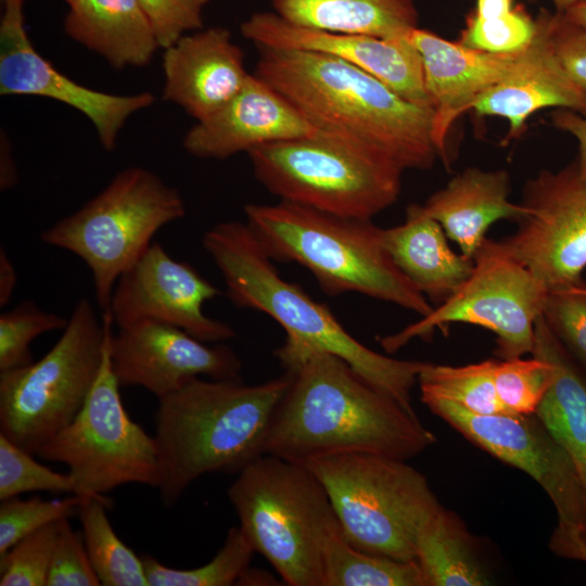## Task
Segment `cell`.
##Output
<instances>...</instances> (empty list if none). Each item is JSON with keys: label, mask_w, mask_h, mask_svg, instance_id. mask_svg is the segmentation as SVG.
I'll return each instance as SVG.
<instances>
[{"label": "cell", "mask_w": 586, "mask_h": 586, "mask_svg": "<svg viewBox=\"0 0 586 586\" xmlns=\"http://www.w3.org/2000/svg\"><path fill=\"white\" fill-rule=\"evenodd\" d=\"M543 317L570 355L586 372V286L548 292Z\"/></svg>", "instance_id": "39"}, {"label": "cell", "mask_w": 586, "mask_h": 586, "mask_svg": "<svg viewBox=\"0 0 586 586\" xmlns=\"http://www.w3.org/2000/svg\"><path fill=\"white\" fill-rule=\"evenodd\" d=\"M582 1H586V0H582Z\"/></svg>", "instance_id": "52"}, {"label": "cell", "mask_w": 586, "mask_h": 586, "mask_svg": "<svg viewBox=\"0 0 586 586\" xmlns=\"http://www.w3.org/2000/svg\"><path fill=\"white\" fill-rule=\"evenodd\" d=\"M68 318L46 311L25 300L0 315V371L30 365V344L39 335L64 330Z\"/></svg>", "instance_id": "33"}, {"label": "cell", "mask_w": 586, "mask_h": 586, "mask_svg": "<svg viewBox=\"0 0 586 586\" xmlns=\"http://www.w3.org/2000/svg\"><path fill=\"white\" fill-rule=\"evenodd\" d=\"M416 0H271L286 22L317 30L404 38L418 27Z\"/></svg>", "instance_id": "27"}, {"label": "cell", "mask_w": 586, "mask_h": 586, "mask_svg": "<svg viewBox=\"0 0 586 586\" xmlns=\"http://www.w3.org/2000/svg\"><path fill=\"white\" fill-rule=\"evenodd\" d=\"M276 357L292 381L277 406L265 454L305 464L346 453L411 459L435 435L340 357L285 337Z\"/></svg>", "instance_id": "1"}, {"label": "cell", "mask_w": 586, "mask_h": 586, "mask_svg": "<svg viewBox=\"0 0 586 586\" xmlns=\"http://www.w3.org/2000/svg\"><path fill=\"white\" fill-rule=\"evenodd\" d=\"M82 535L74 531L68 519L61 521L49 569L47 586H99Z\"/></svg>", "instance_id": "40"}, {"label": "cell", "mask_w": 586, "mask_h": 586, "mask_svg": "<svg viewBox=\"0 0 586 586\" xmlns=\"http://www.w3.org/2000/svg\"><path fill=\"white\" fill-rule=\"evenodd\" d=\"M0 160V189L7 191L13 188L17 182V171L7 140L1 142Z\"/></svg>", "instance_id": "46"}, {"label": "cell", "mask_w": 586, "mask_h": 586, "mask_svg": "<svg viewBox=\"0 0 586 586\" xmlns=\"http://www.w3.org/2000/svg\"><path fill=\"white\" fill-rule=\"evenodd\" d=\"M166 49L189 31L203 28V12L209 0H137Z\"/></svg>", "instance_id": "41"}, {"label": "cell", "mask_w": 586, "mask_h": 586, "mask_svg": "<svg viewBox=\"0 0 586 586\" xmlns=\"http://www.w3.org/2000/svg\"><path fill=\"white\" fill-rule=\"evenodd\" d=\"M585 286H586V282H585Z\"/></svg>", "instance_id": "51"}, {"label": "cell", "mask_w": 586, "mask_h": 586, "mask_svg": "<svg viewBox=\"0 0 586 586\" xmlns=\"http://www.w3.org/2000/svg\"><path fill=\"white\" fill-rule=\"evenodd\" d=\"M63 1H66L69 4L73 0H63Z\"/></svg>", "instance_id": "50"}, {"label": "cell", "mask_w": 586, "mask_h": 586, "mask_svg": "<svg viewBox=\"0 0 586 586\" xmlns=\"http://www.w3.org/2000/svg\"><path fill=\"white\" fill-rule=\"evenodd\" d=\"M240 29L256 47L335 56L374 76L404 99L433 109L421 56L406 37L381 38L317 30L291 24L273 11L252 14Z\"/></svg>", "instance_id": "18"}, {"label": "cell", "mask_w": 586, "mask_h": 586, "mask_svg": "<svg viewBox=\"0 0 586 586\" xmlns=\"http://www.w3.org/2000/svg\"><path fill=\"white\" fill-rule=\"evenodd\" d=\"M62 520L26 536L0 556L1 586H47Z\"/></svg>", "instance_id": "38"}, {"label": "cell", "mask_w": 586, "mask_h": 586, "mask_svg": "<svg viewBox=\"0 0 586 586\" xmlns=\"http://www.w3.org/2000/svg\"><path fill=\"white\" fill-rule=\"evenodd\" d=\"M78 518L91 564L104 586H149L141 556L113 530L106 510L111 499L80 496Z\"/></svg>", "instance_id": "30"}, {"label": "cell", "mask_w": 586, "mask_h": 586, "mask_svg": "<svg viewBox=\"0 0 586 586\" xmlns=\"http://www.w3.org/2000/svg\"><path fill=\"white\" fill-rule=\"evenodd\" d=\"M221 292L195 268L176 260L153 242L117 280L109 310L119 327L152 320L178 327L207 343L234 337L226 322L203 311L205 302Z\"/></svg>", "instance_id": "16"}, {"label": "cell", "mask_w": 586, "mask_h": 586, "mask_svg": "<svg viewBox=\"0 0 586 586\" xmlns=\"http://www.w3.org/2000/svg\"><path fill=\"white\" fill-rule=\"evenodd\" d=\"M534 1V0H528ZM553 5L556 7V12L558 13H566L569 10H571L574 5H576L582 0H551Z\"/></svg>", "instance_id": "49"}, {"label": "cell", "mask_w": 586, "mask_h": 586, "mask_svg": "<svg viewBox=\"0 0 586 586\" xmlns=\"http://www.w3.org/2000/svg\"><path fill=\"white\" fill-rule=\"evenodd\" d=\"M228 498L255 552L286 585L323 586V545L341 525L307 467L265 454L237 474Z\"/></svg>", "instance_id": "6"}, {"label": "cell", "mask_w": 586, "mask_h": 586, "mask_svg": "<svg viewBox=\"0 0 586 586\" xmlns=\"http://www.w3.org/2000/svg\"><path fill=\"white\" fill-rule=\"evenodd\" d=\"M33 456L0 432V500L35 491L76 495L68 472L53 471Z\"/></svg>", "instance_id": "36"}, {"label": "cell", "mask_w": 586, "mask_h": 586, "mask_svg": "<svg viewBox=\"0 0 586 586\" xmlns=\"http://www.w3.org/2000/svg\"><path fill=\"white\" fill-rule=\"evenodd\" d=\"M291 381L286 370L256 385L198 377L160 398L154 437L162 502L173 506L204 474H238L265 455L272 415Z\"/></svg>", "instance_id": "3"}, {"label": "cell", "mask_w": 586, "mask_h": 586, "mask_svg": "<svg viewBox=\"0 0 586 586\" xmlns=\"http://www.w3.org/2000/svg\"><path fill=\"white\" fill-rule=\"evenodd\" d=\"M106 318L81 298L58 342L38 361L0 371V432L31 455L66 428L99 374Z\"/></svg>", "instance_id": "10"}, {"label": "cell", "mask_w": 586, "mask_h": 586, "mask_svg": "<svg viewBox=\"0 0 586 586\" xmlns=\"http://www.w3.org/2000/svg\"><path fill=\"white\" fill-rule=\"evenodd\" d=\"M323 586H426L416 561H400L361 551L330 533L322 550Z\"/></svg>", "instance_id": "29"}, {"label": "cell", "mask_w": 586, "mask_h": 586, "mask_svg": "<svg viewBox=\"0 0 586 586\" xmlns=\"http://www.w3.org/2000/svg\"><path fill=\"white\" fill-rule=\"evenodd\" d=\"M65 33L112 67L146 65L160 48L137 0H73Z\"/></svg>", "instance_id": "25"}, {"label": "cell", "mask_w": 586, "mask_h": 586, "mask_svg": "<svg viewBox=\"0 0 586 586\" xmlns=\"http://www.w3.org/2000/svg\"><path fill=\"white\" fill-rule=\"evenodd\" d=\"M550 40L562 66L586 93V31L564 13L550 12Z\"/></svg>", "instance_id": "42"}, {"label": "cell", "mask_w": 586, "mask_h": 586, "mask_svg": "<svg viewBox=\"0 0 586 586\" xmlns=\"http://www.w3.org/2000/svg\"><path fill=\"white\" fill-rule=\"evenodd\" d=\"M549 14L550 11L543 9L535 18L536 34L519 66L481 94L471 107L479 115L506 119L508 139L520 136L527 119L544 109L586 115V93L571 79L552 47Z\"/></svg>", "instance_id": "22"}, {"label": "cell", "mask_w": 586, "mask_h": 586, "mask_svg": "<svg viewBox=\"0 0 586 586\" xmlns=\"http://www.w3.org/2000/svg\"><path fill=\"white\" fill-rule=\"evenodd\" d=\"M246 224L271 259L308 269L328 295L356 292L425 317L433 307L398 269L370 220L302 204H246Z\"/></svg>", "instance_id": "5"}, {"label": "cell", "mask_w": 586, "mask_h": 586, "mask_svg": "<svg viewBox=\"0 0 586 586\" xmlns=\"http://www.w3.org/2000/svg\"><path fill=\"white\" fill-rule=\"evenodd\" d=\"M473 262L469 279L430 315L380 339L385 352L394 353L415 337L430 335L436 328L463 322L496 335L494 354L499 359L532 354L535 322L543 314L548 291L496 240L486 238Z\"/></svg>", "instance_id": "12"}, {"label": "cell", "mask_w": 586, "mask_h": 586, "mask_svg": "<svg viewBox=\"0 0 586 586\" xmlns=\"http://www.w3.org/2000/svg\"><path fill=\"white\" fill-rule=\"evenodd\" d=\"M553 378V366L538 356L495 360L494 383L497 395L512 415L535 413Z\"/></svg>", "instance_id": "34"}, {"label": "cell", "mask_w": 586, "mask_h": 586, "mask_svg": "<svg viewBox=\"0 0 586 586\" xmlns=\"http://www.w3.org/2000/svg\"><path fill=\"white\" fill-rule=\"evenodd\" d=\"M381 240L406 278L438 305L469 279L474 268L472 258L449 247L443 227L423 205L410 204L402 225L381 228Z\"/></svg>", "instance_id": "24"}, {"label": "cell", "mask_w": 586, "mask_h": 586, "mask_svg": "<svg viewBox=\"0 0 586 586\" xmlns=\"http://www.w3.org/2000/svg\"><path fill=\"white\" fill-rule=\"evenodd\" d=\"M247 155L257 181L281 201L332 215L370 220L400 194L398 164L337 133L271 142Z\"/></svg>", "instance_id": "7"}, {"label": "cell", "mask_w": 586, "mask_h": 586, "mask_svg": "<svg viewBox=\"0 0 586 586\" xmlns=\"http://www.w3.org/2000/svg\"><path fill=\"white\" fill-rule=\"evenodd\" d=\"M106 318V337L99 374L74 420L37 454L64 463L76 485V495L110 499L106 495L126 484L158 487L160 456L156 440L131 420L126 411L111 360L112 324Z\"/></svg>", "instance_id": "11"}, {"label": "cell", "mask_w": 586, "mask_h": 586, "mask_svg": "<svg viewBox=\"0 0 586 586\" xmlns=\"http://www.w3.org/2000/svg\"><path fill=\"white\" fill-rule=\"evenodd\" d=\"M184 215V202L176 188L153 171L132 166L118 171L80 208L43 230L40 240L85 262L104 313L118 278L144 254L160 229Z\"/></svg>", "instance_id": "8"}, {"label": "cell", "mask_w": 586, "mask_h": 586, "mask_svg": "<svg viewBox=\"0 0 586 586\" xmlns=\"http://www.w3.org/2000/svg\"><path fill=\"white\" fill-rule=\"evenodd\" d=\"M510 181L505 169L468 167L433 193L423 207L461 254L473 259L494 222L517 220L523 214L521 204L509 201Z\"/></svg>", "instance_id": "23"}, {"label": "cell", "mask_w": 586, "mask_h": 586, "mask_svg": "<svg viewBox=\"0 0 586 586\" xmlns=\"http://www.w3.org/2000/svg\"><path fill=\"white\" fill-rule=\"evenodd\" d=\"M275 577L259 569L249 566L238 578L235 585H273Z\"/></svg>", "instance_id": "47"}, {"label": "cell", "mask_w": 586, "mask_h": 586, "mask_svg": "<svg viewBox=\"0 0 586 586\" xmlns=\"http://www.w3.org/2000/svg\"><path fill=\"white\" fill-rule=\"evenodd\" d=\"M564 14L586 31V1L578 2Z\"/></svg>", "instance_id": "48"}, {"label": "cell", "mask_w": 586, "mask_h": 586, "mask_svg": "<svg viewBox=\"0 0 586 586\" xmlns=\"http://www.w3.org/2000/svg\"><path fill=\"white\" fill-rule=\"evenodd\" d=\"M553 126L571 135L578 145L577 166L586 178V115L571 110L557 109L551 114Z\"/></svg>", "instance_id": "43"}, {"label": "cell", "mask_w": 586, "mask_h": 586, "mask_svg": "<svg viewBox=\"0 0 586 586\" xmlns=\"http://www.w3.org/2000/svg\"><path fill=\"white\" fill-rule=\"evenodd\" d=\"M163 71V99L196 122L229 102L251 75L243 51L225 27L199 29L164 49Z\"/></svg>", "instance_id": "21"}, {"label": "cell", "mask_w": 586, "mask_h": 586, "mask_svg": "<svg viewBox=\"0 0 586 586\" xmlns=\"http://www.w3.org/2000/svg\"><path fill=\"white\" fill-rule=\"evenodd\" d=\"M255 550L240 526L229 528L222 547L207 563L189 570L165 566L141 555L149 586H230L251 566Z\"/></svg>", "instance_id": "32"}, {"label": "cell", "mask_w": 586, "mask_h": 586, "mask_svg": "<svg viewBox=\"0 0 586 586\" xmlns=\"http://www.w3.org/2000/svg\"><path fill=\"white\" fill-rule=\"evenodd\" d=\"M202 243L234 305L270 316L286 339L340 357L368 383L415 411L411 390L426 362L395 359L357 341L326 304L281 278L246 222H219L204 233Z\"/></svg>", "instance_id": "4"}, {"label": "cell", "mask_w": 586, "mask_h": 586, "mask_svg": "<svg viewBox=\"0 0 586 586\" xmlns=\"http://www.w3.org/2000/svg\"><path fill=\"white\" fill-rule=\"evenodd\" d=\"M211 344L171 324L137 321L112 335V368L120 385L141 386L157 399L202 375L241 380L242 362L235 352Z\"/></svg>", "instance_id": "17"}, {"label": "cell", "mask_w": 586, "mask_h": 586, "mask_svg": "<svg viewBox=\"0 0 586 586\" xmlns=\"http://www.w3.org/2000/svg\"><path fill=\"white\" fill-rule=\"evenodd\" d=\"M416 562L426 586H482L491 582L476 540L459 517L442 505L417 531Z\"/></svg>", "instance_id": "28"}, {"label": "cell", "mask_w": 586, "mask_h": 586, "mask_svg": "<svg viewBox=\"0 0 586 586\" xmlns=\"http://www.w3.org/2000/svg\"><path fill=\"white\" fill-rule=\"evenodd\" d=\"M256 48L253 73L318 129L361 142L404 170L429 169L441 156L432 107L404 99L374 76L335 56Z\"/></svg>", "instance_id": "2"}, {"label": "cell", "mask_w": 586, "mask_h": 586, "mask_svg": "<svg viewBox=\"0 0 586 586\" xmlns=\"http://www.w3.org/2000/svg\"><path fill=\"white\" fill-rule=\"evenodd\" d=\"M515 231L499 240L548 291L581 285L586 269V178L576 161L530 178Z\"/></svg>", "instance_id": "13"}, {"label": "cell", "mask_w": 586, "mask_h": 586, "mask_svg": "<svg viewBox=\"0 0 586 586\" xmlns=\"http://www.w3.org/2000/svg\"><path fill=\"white\" fill-rule=\"evenodd\" d=\"M81 497L44 500L40 497H12L0 504V556L43 526L78 513Z\"/></svg>", "instance_id": "37"}, {"label": "cell", "mask_w": 586, "mask_h": 586, "mask_svg": "<svg viewBox=\"0 0 586 586\" xmlns=\"http://www.w3.org/2000/svg\"><path fill=\"white\" fill-rule=\"evenodd\" d=\"M549 548L558 557L586 562V542L578 533L555 527Z\"/></svg>", "instance_id": "44"}, {"label": "cell", "mask_w": 586, "mask_h": 586, "mask_svg": "<svg viewBox=\"0 0 586 586\" xmlns=\"http://www.w3.org/2000/svg\"><path fill=\"white\" fill-rule=\"evenodd\" d=\"M406 38L418 50L425 87L434 111V140L445 158L447 135L455 120L475 100L507 78L523 53L497 54L449 41L432 31L412 28Z\"/></svg>", "instance_id": "20"}, {"label": "cell", "mask_w": 586, "mask_h": 586, "mask_svg": "<svg viewBox=\"0 0 586 586\" xmlns=\"http://www.w3.org/2000/svg\"><path fill=\"white\" fill-rule=\"evenodd\" d=\"M0 23V94L48 98L84 114L106 151L133 114L155 102L151 92L114 94L88 88L58 71L33 46L24 23V0H3Z\"/></svg>", "instance_id": "15"}, {"label": "cell", "mask_w": 586, "mask_h": 586, "mask_svg": "<svg viewBox=\"0 0 586 586\" xmlns=\"http://www.w3.org/2000/svg\"><path fill=\"white\" fill-rule=\"evenodd\" d=\"M495 360L458 367L426 362L418 377L421 399L449 400L479 415L509 413L495 387Z\"/></svg>", "instance_id": "31"}, {"label": "cell", "mask_w": 586, "mask_h": 586, "mask_svg": "<svg viewBox=\"0 0 586 586\" xmlns=\"http://www.w3.org/2000/svg\"><path fill=\"white\" fill-rule=\"evenodd\" d=\"M421 402L474 445L535 480L556 508L557 527L586 542V493L578 472L536 413L479 415L445 399Z\"/></svg>", "instance_id": "14"}, {"label": "cell", "mask_w": 586, "mask_h": 586, "mask_svg": "<svg viewBox=\"0 0 586 586\" xmlns=\"http://www.w3.org/2000/svg\"><path fill=\"white\" fill-rule=\"evenodd\" d=\"M323 485L345 539L355 548L416 561V535L441 504L426 477L402 460L346 453L303 464Z\"/></svg>", "instance_id": "9"}, {"label": "cell", "mask_w": 586, "mask_h": 586, "mask_svg": "<svg viewBox=\"0 0 586 586\" xmlns=\"http://www.w3.org/2000/svg\"><path fill=\"white\" fill-rule=\"evenodd\" d=\"M323 133L283 94L251 73L229 102L187 131L182 145L195 157L225 160L263 144Z\"/></svg>", "instance_id": "19"}, {"label": "cell", "mask_w": 586, "mask_h": 586, "mask_svg": "<svg viewBox=\"0 0 586 586\" xmlns=\"http://www.w3.org/2000/svg\"><path fill=\"white\" fill-rule=\"evenodd\" d=\"M532 355L545 358L555 369L553 381L535 413L572 459L586 493V372L543 315L535 322Z\"/></svg>", "instance_id": "26"}, {"label": "cell", "mask_w": 586, "mask_h": 586, "mask_svg": "<svg viewBox=\"0 0 586 586\" xmlns=\"http://www.w3.org/2000/svg\"><path fill=\"white\" fill-rule=\"evenodd\" d=\"M536 34V21L521 5L488 16L469 15L458 41L475 50L497 54L524 51Z\"/></svg>", "instance_id": "35"}, {"label": "cell", "mask_w": 586, "mask_h": 586, "mask_svg": "<svg viewBox=\"0 0 586 586\" xmlns=\"http://www.w3.org/2000/svg\"><path fill=\"white\" fill-rule=\"evenodd\" d=\"M17 283L16 269L7 251L0 249V307H5L14 294Z\"/></svg>", "instance_id": "45"}]
</instances>
